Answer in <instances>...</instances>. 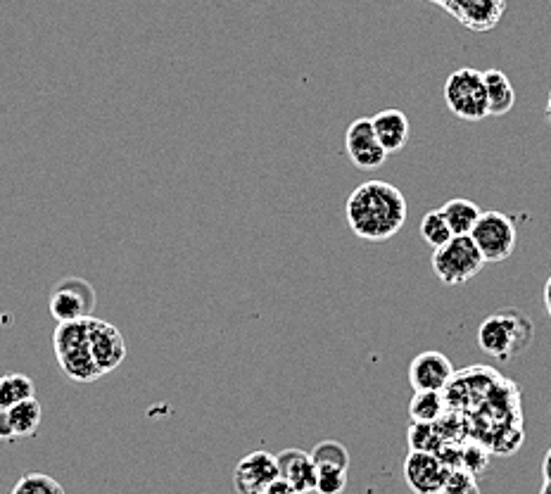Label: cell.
Listing matches in <instances>:
<instances>
[{
	"mask_svg": "<svg viewBox=\"0 0 551 494\" xmlns=\"http://www.w3.org/2000/svg\"><path fill=\"white\" fill-rule=\"evenodd\" d=\"M53 347L57 364L62 366V371L72 380L91 383V380L103 376L91 354V342H88V316L79 321L57 323Z\"/></svg>",
	"mask_w": 551,
	"mask_h": 494,
	"instance_id": "3957f363",
	"label": "cell"
},
{
	"mask_svg": "<svg viewBox=\"0 0 551 494\" xmlns=\"http://www.w3.org/2000/svg\"><path fill=\"white\" fill-rule=\"evenodd\" d=\"M10 494H65V487L46 473H27Z\"/></svg>",
	"mask_w": 551,
	"mask_h": 494,
	"instance_id": "603a6c76",
	"label": "cell"
},
{
	"mask_svg": "<svg viewBox=\"0 0 551 494\" xmlns=\"http://www.w3.org/2000/svg\"><path fill=\"white\" fill-rule=\"evenodd\" d=\"M461 468H466L468 473L478 475L487 468V452L480 445H468L461 452Z\"/></svg>",
	"mask_w": 551,
	"mask_h": 494,
	"instance_id": "484cf974",
	"label": "cell"
},
{
	"mask_svg": "<svg viewBox=\"0 0 551 494\" xmlns=\"http://www.w3.org/2000/svg\"><path fill=\"white\" fill-rule=\"evenodd\" d=\"M345 219L352 233L369 243L395 238L407 221V200L388 181H366L345 202Z\"/></svg>",
	"mask_w": 551,
	"mask_h": 494,
	"instance_id": "6da1fadb",
	"label": "cell"
},
{
	"mask_svg": "<svg viewBox=\"0 0 551 494\" xmlns=\"http://www.w3.org/2000/svg\"><path fill=\"white\" fill-rule=\"evenodd\" d=\"M445 392L437 390H418L414 392L409 404V416L414 423H437L445 416Z\"/></svg>",
	"mask_w": 551,
	"mask_h": 494,
	"instance_id": "ac0fdd59",
	"label": "cell"
},
{
	"mask_svg": "<svg viewBox=\"0 0 551 494\" xmlns=\"http://www.w3.org/2000/svg\"><path fill=\"white\" fill-rule=\"evenodd\" d=\"M88 342H91V354L103 376L122 366L126 342L119 328H114L112 323L88 316Z\"/></svg>",
	"mask_w": 551,
	"mask_h": 494,
	"instance_id": "30bf717a",
	"label": "cell"
},
{
	"mask_svg": "<svg viewBox=\"0 0 551 494\" xmlns=\"http://www.w3.org/2000/svg\"><path fill=\"white\" fill-rule=\"evenodd\" d=\"M281 478L278 475V461L269 452H250L238 461L233 471V487L238 494H262L266 487Z\"/></svg>",
	"mask_w": 551,
	"mask_h": 494,
	"instance_id": "ba28073f",
	"label": "cell"
},
{
	"mask_svg": "<svg viewBox=\"0 0 551 494\" xmlns=\"http://www.w3.org/2000/svg\"><path fill=\"white\" fill-rule=\"evenodd\" d=\"M540 494H551V480H544Z\"/></svg>",
	"mask_w": 551,
	"mask_h": 494,
	"instance_id": "4dcf8cb0",
	"label": "cell"
},
{
	"mask_svg": "<svg viewBox=\"0 0 551 494\" xmlns=\"http://www.w3.org/2000/svg\"><path fill=\"white\" fill-rule=\"evenodd\" d=\"M485 88H487V107H490V117H504L516 105V91H513L509 76L502 69H487Z\"/></svg>",
	"mask_w": 551,
	"mask_h": 494,
	"instance_id": "2e32d148",
	"label": "cell"
},
{
	"mask_svg": "<svg viewBox=\"0 0 551 494\" xmlns=\"http://www.w3.org/2000/svg\"><path fill=\"white\" fill-rule=\"evenodd\" d=\"M262 494H300V492H297L293 485H288V483H285L283 478H278L276 483H271L269 487H266V490H264Z\"/></svg>",
	"mask_w": 551,
	"mask_h": 494,
	"instance_id": "4316f807",
	"label": "cell"
},
{
	"mask_svg": "<svg viewBox=\"0 0 551 494\" xmlns=\"http://www.w3.org/2000/svg\"><path fill=\"white\" fill-rule=\"evenodd\" d=\"M442 8L454 19H459L466 29L490 31L502 19L506 3L504 0H445Z\"/></svg>",
	"mask_w": 551,
	"mask_h": 494,
	"instance_id": "4fadbf2b",
	"label": "cell"
},
{
	"mask_svg": "<svg viewBox=\"0 0 551 494\" xmlns=\"http://www.w3.org/2000/svg\"><path fill=\"white\" fill-rule=\"evenodd\" d=\"M430 3H437V5H445V0H430Z\"/></svg>",
	"mask_w": 551,
	"mask_h": 494,
	"instance_id": "d6a6232c",
	"label": "cell"
},
{
	"mask_svg": "<svg viewBox=\"0 0 551 494\" xmlns=\"http://www.w3.org/2000/svg\"><path fill=\"white\" fill-rule=\"evenodd\" d=\"M449 468L433 452H416L411 449L404 461V480L416 494H440Z\"/></svg>",
	"mask_w": 551,
	"mask_h": 494,
	"instance_id": "8fae6325",
	"label": "cell"
},
{
	"mask_svg": "<svg viewBox=\"0 0 551 494\" xmlns=\"http://www.w3.org/2000/svg\"><path fill=\"white\" fill-rule=\"evenodd\" d=\"M544 304H547V314L551 319V276L547 278V285H544Z\"/></svg>",
	"mask_w": 551,
	"mask_h": 494,
	"instance_id": "f546056e",
	"label": "cell"
},
{
	"mask_svg": "<svg viewBox=\"0 0 551 494\" xmlns=\"http://www.w3.org/2000/svg\"><path fill=\"white\" fill-rule=\"evenodd\" d=\"M532 342V323L518 309H504L480 323L478 345L487 357L511 361L523 354Z\"/></svg>",
	"mask_w": 551,
	"mask_h": 494,
	"instance_id": "7a4b0ae2",
	"label": "cell"
},
{
	"mask_svg": "<svg viewBox=\"0 0 551 494\" xmlns=\"http://www.w3.org/2000/svg\"><path fill=\"white\" fill-rule=\"evenodd\" d=\"M0 440H15V437H12L8 411H5V409H0Z\"/></svg>",
	"mask_w": 551,
	"mask_h": 494,
	"instance_id": "83f0119b",
	"label": "cell"
},
{
	"mask_svg": "<svg viewBox=\"0 0 551 494\" xmlns=\"http://www.w3.org/2000/svg\"><path fill=\"white\" fill-rule=\"evenodd\" d=\"M312 459L316 468L333 466V468H350V452L338 440H323L312 449Z\"/></svg>",
	"mask_w": 551,
	"mask_h": 494,
	"instance_id": "7402d4cb",
	"label": "cell"
},
{
	"mask_svg": "<svg viewBox=\"0 0 551 494\" xmlns=\"http://www.w3.org/2000/svg\"><path fill=\"white\" fill-rule=\"evenodd\" d=\"M440 212L445 214L449 228H452L454 236H471V231L478 224L480 214H483V209H480L475 202L464 200V198H454L445 202V205L440 207Z\"/></svg>",
	"mask_w": 551,
	"mask_h": 494,
	"instance_id": "e0dca14e",
	"label": "cell"
},
{
	"mask_svg": "<svg viewBox=\"0 0 551 494\" xmlns=\"http://www.w3.org/2000/svg\"><path fill=\"white\" fill-rule=\"evenodd\" d=\"M345 150L354 167L359 169H378L380 164L388 160V152L378 143L376 131H373V122L366 117L354 119L347 126Z\"/></svg>",
	"mask_w": 551,
	"mask_h": 494,
	"instance_id": "9c48e42d",
	"label": "cell"
},
{
	"mask_svg": "<svg viewBox=\"0 0 551 494\" xmlns=\"http://www.w3.org/2000/svg\"><path fill=\"white\" fill-rule=\"evenodd\" d=\"M440 494H480V487L475 483V475L466 468H452Z\"/></svg>",
	"mask_w": 551,
	"mask_h": 494,
	"instance_id": "d4e9b609",
	"label": "cell"
},
{
	"mask_svg": "<svg viewBox=\"0 0 551 494\" xmlns=\"http://www.w3.org/2000/svg\"><path fill=\"white\" fill-rule=\"evenodd\" d=\"M454 378V366L442 352H421L409 366V383L414 392L437 390L445 392Z\"/></svg>",
	"mask_w": 551,
	"mask_h": 494,
	"instance_id": "7c38bea8",
	"label": "cell"
},
{
	"mask_svg": "<svg viewBox=\"0 0 551 494\" xmlns=\"http://www.w3.org/2000/svg\"><path fill=\"white\" fill-rule=\"evenodd\" d=\"M471 238L475 240L487 264L506 262L513 255V250H516V224L504 212L487 209V212L480 214L478 224L471 231Z\"/></svg>",
	"mask_w": 551,
	"mask_h": 494,
	"instance_id": "8992f818",
	"label": "cell"
},
{
	"mask_svg": "<svg viewBox=\"0 0 551 494\" xmlns=\"http://www.w3.org/2000/svg\"><path fill=\"white\" fill-rule=\"evenodd\" d=\"M10 418V428H12V437H29L34 435L38 426H41V404H38L36 397L24 399V402L15 404V407L5 409Z\"/></svg>",
	"mask_w": 551,
	"mask_h": 494,
	"instance_id": "d6986e66",
	"label": "cell"
},
{
	"mask_svg": "<svg viewBox=\"0 0 551 494\" xmlns=\"http://www.w3.org/2000/svg\"><path fill=\"white\" fill-rule=\"evenodd\" d=\"M547 119H549V124H551V91H549V103H547Z\"/></svg>",
	"mask_w": 551,
	"mask_h": 494,
	"instance_id": "1f68e13d",
	"label": "cell"
},
{
	"mask_svg": "<svg viewBox=\"0 0 551 494\" xmlns=\"http://www.w3.org/2000/svg\"><path fill=\"white\" fill-rule=\"evenodd\" d=\"M373 131H376L378 143L383 145L385 152L392 155V152L404 150V145L409 141V119L402 110H383L371 117Z\"/></svg>",
	"mask_w": 551,
	"mask_h": 494,
	"instance_id": "9a60e30c",
	"label": "cell"
},
{
	"mask_svg": "<svg viewBox=\"0 0 551 494\" xmlns=\"http://www.w3.org/2000/svg\"><path fill=\"white\" fill-rule=\"evenodd\" d=\"M93 304L95 293L91 290V285L86 281L69 278V281L55 285L53 295H50V316H53L57 323L79 321L91 316Z\"/></svg>",
	"mask_w": 551,
	"mask_h": 494,
	"instance_id": "52a82bcc",
	"label": "cell"
},
{
	"mask_svg": "<svg viewBox=\"0 0 551 494\" xmlns=\"http://www.w3.org/2000/svg\"><path fill=\"white\" fill-rule=\"evenodd\" d=\"M347 490V471L345 468L321 466L316 475V494H342Z\"/></svg>",
	"mask_w": 551,
	"mask_h": 494,
	"instance_id": "cb8c5ba5",
	"label": "cell"
},
{
	"mask_svg": "<svg viewBox=\"0 0 551 494\" xmlns=\"http://www.w3.org/2000/svg\"><path fill=\"white\" fill-rule=\"evenodd\" d=\"M36 395L34 380L24 373H8V376H0V409H10L15 404L31 399Z\"/></svg>",
	"mask_w": 551,
	"mask_h": 494,
	"instance_id": "ffe728a7",
	"label": "cell"
},
{
	"mask_svg": "<svg viewBox=\"0 0 551 494\" xmlns=\"http://www.w3.org/2000/svg\"><path fill=\"white\" fill-rule=\"evenodd\" d=\"M485 257L471 236H454L433 252V274L445 285H466L483 271Z\"/></svg>",
	"mask_w": 551,
	"mask_h": 494,
	"instance_id": "277c9868",
	"label": "cell"
},
{
	"mask_svg": "<svg viewBox=\"0 0 551 494\" xmlns=\"http://www.w3.org/2000/svg\"><path fill=\"white\" fill-rule=\"evenodd\" d=\"M278 461V475L288 485H293L300 494L316 492V475H319V468H316L312 454H307L304 449L290 447L283 449L281 454L276 456Z\"/></svg>",
	"mask_w": 551,
	"mask_h": 494,
	"instance_id": "5bb4252c",
	"label": "cell"
},
{
	"mask_svg": "<svg viewBox=\"0 0 551 494\" xmlns=\"http://www.w3.org/2000/svg\"><path fill=\"white\" fill-rule=\"evenodd\" d=\"M418 231H421V238L426 240L433 250H437V247H442L454 238L452 228H449L445 214H442L440 209H430L426 217L421 219V228H418Z\"/></svg>",
	"mask_w": 551,
	"mask_h": 494,
	"instance_id": "44dd1931",
	"label": "cell"
},
{
	"mask_svg": "<svg viewBox=\"0 0 551 494\" xmlns=\"http://www.w3.org/2000/svg\"><path fill=\"white\" fill-rule=\"evenodd\" d=\"M542 475H544V480H551V447L547 449V454H544V461H542Z\"/></svg>",
	"mask_w": 551,
	"mask_h": 494,
	"instance_id": "f1b7e54d",
	"label": "cell"
},
{
	"mask_svg": "<svg viewBox=\"0 0 551 494\" xmlns=\"http://www.w3.org/2000/svg\"><path fill=\"white\" fill-rule=\"evenodd\" d=\"M549 3H551V0H549Z\"/></svg>",
	"mask_w": 551,
	"mask_h": 494,
	"instance_id": "836d02e7",
	"label": "cell"
},
{
	"mask_svg": "<svg viewBox=\"0 0 551 494\" xmlns=\"http://www.w3.org/2000/svg\"><path fill=\"white\" fill-rule=\"evenodd\" d=\"M445 103L449 112L459 119H466V122H480V119L490 117L483 72L473 67H461L449 74L445 84Z\"/></svg>",
	"mask_w": 551,
	"mask_h": 494,
	"instance_id": "5b68a950",
	"label": "cell"
}]
</instances>
